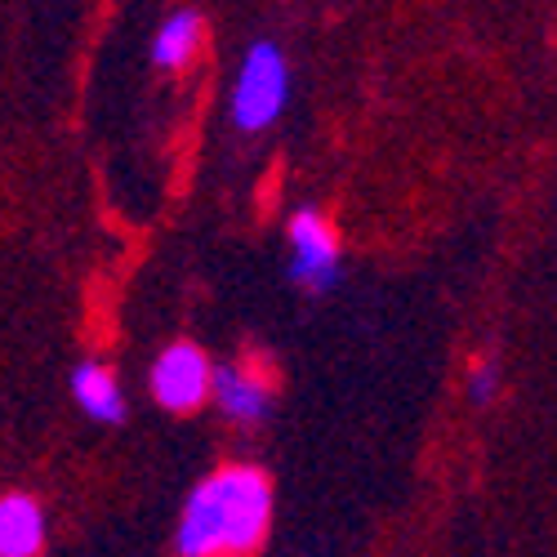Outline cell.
Here are the masks:
<instances>
[{
    "instance_id": "ba28073f",
    "label": "cell",
    "mask_w": 557,
    "mask_h": 557,
    "mask_svg": "<svg viewBox=\"0 0 557 557\" xmlns=\"http://www.w3.org/2000/svg\"><path fill=\"white\" fill-rule=\"evenodd\" d=\"M201 27H206V23H201L197 10L170 14V18L161 23L157 40H152V63L165 67V72H183V67L197 59V50H201Z\"/></svg>"
},
{
    "instance_id": "7a4b0ae2",
    "label": "cell",
    "mask_w": 557,
    "mask_h": 557,
    "mask_svg": "<svg viewBox=\"0 0 557 557\" xmlns=\"http://www.w3.org/2000/svg\"><path fill=\"white\" fill-rule=\"evenodd\" d=\"M286 99H290L286 54L272 40H255L242 59L237 85H232V125L246 134H259L286 112Z\"/></svg>"
},
{
    "instance_id": "3957f363",
    "label": "cell",
    "mask_w": 557,
    "mask_h": 557,
    "mask_svg": "<svg viewBox=\"0 0 557 557\" xmlns=\"http://www.w3.org/2000/svg\"><path fill=\"white\" fill-rule=\"evenodd\" d=\"M286 242H290L295 286H304L308 295H326L339 282V237L331 219L317 206H299L286 223Z\"/></svg>"
},
{
    "instance_id": "8992f818",
    "label": "cell",
    "mask_w": 557,
    "mask_h": 557,
    "mask_svg": "<svg viewBox=\"0 0 557 557\" xmlns=\"http://www.w3.org/2000/svg\"><path fill=\"white\" fill-rule=\"evenodd\" d=\"M45 548V513L32 495H0V557H36Z\"/></svg>"
},
{
    "instance_id": "52a82bcc",
    "label": "cell",
    "mask_w": 557,
    "mask_h": 557,
    "mask_svg": "<svg viewBox=\"0 0 557 557\" xmlns=\"http://www.w3.org/2000/svg\"><path fill=\"white\" fill-rule=\"evenodd\" d=\"M72 397L81 401L85 414H95L99 424H121L125 420V393L116 375L103 361H81L72 370Z\"/></svg>"
},
{
    "instance_id": "6da1fadb",
    "label": "cell",
    "mask_w": 557,
    "mask_h": 557,
    "mask_svg": "<svg viewBox=\"0 0 557 557\" xmlns=\"http://www.w3.org/2000/svg\"><path fill=\"white\" fill-rule=\"evenodd\" d=\"M272 522V486L250 463L210 473L183 504L174 553L178 557H246L263 544Z\"/></svg>"
},
{
    "instance_id": "9c48e42d",
    "label": "cell",
    "mask_w": 557,
    "mask_h": 557,
    "mask_svg": "<svg viewBox=\"0 0 557 557\" xmlns=\"http://www.w3.org/2000/svg\"><path fill=\"white\" fill-rule=\"evenodd\" d=\"M499 384H504V370L495 357H478L469 366V401L473 406H491L499 397Z\"/></svg>"
},
{
    "instance_id": "5b68a950",
    "label": "cell",
    "mask_w": 557,
    "mask_h": 557,
    "mask_svg": "<svg viewBox=\"0 0 557 557\" xmlns=\"http://www.w3.org/2000/svg\"><path fill=\"white\" fill-rule=\"evenodd\" d=\"M210 397L232 424H246V429L263 424L272 414V384L259 370H246V366H214Z\"/></svg>"
},
{
    "instance_id": "277c9868",
    "label": "cell",
    "mask_w": 557,
    "mask_h": 557,
    "mask_svg": "<svg viewBox=\"0 0 557 557\" xmlns=\"http://www.w3.org/2000/svg\"><path fill=\"white\" fill-rule=\"evenodd\" d=\"M210 375H214L210 357H206L197 344L178 339V344H170V348L157 357L148 384H152L157 406H165V410H174V414H188V410H197V406L210 401Z\"/></svg>"
}]
</instances>
